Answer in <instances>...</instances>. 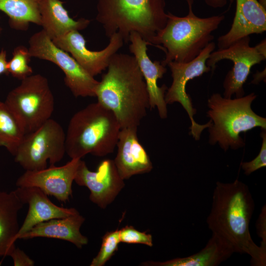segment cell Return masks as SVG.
<instances>
[{
    "instance_id": "44dd1931",
    "label": "cell",
    "mask_w": 266,
    "mask_h": 266,
    "mask_svg": "<svg viewBox=\"0 0 266 266\" xmlns=\"http://www.w3.org/2000/svg\"><path fill=\"white\" fill-rule=\"evenodd\" d=\"M23 205L14 190L0 191V257L9 256L16 247L18 213Z\"/></svg>"
},
{
    "instance_id": "e0dca14e",
    "label": "cell",
    "mask_w": 266,
    "mask_h": 266,
    "mask_svg": "<svg viewBox=\"0 0 266 266\" xmlns=\"http://www.w3.org/2000/svg\"><path fill=\"white\" fill-rule=\"evenodd\" d=\"M266 31V9L257 0H236V9L230 30L218 39V49L236 41Z\"/></svg>"
},
{
    "instance_id": "5bb4252c",
    "label": "cell",
    "mask_w": 266,
    "mask_h": 266,
    "mask_svg": "<svg viewBox=\"0 0 266 266\" xmlns=\"http://www.w3.org/2000/svg\"><path fill=\"white\" fill-rule=\"evenodd\" d=\"M81 159H71L60 166L51 165L41 170H26L17 180L16 186L38 188L46 195L65 202L72 195V184Z\"/></svg>"
},
{
    "instance_id": "7402d4cb",
    "label": "cell",
    "mask_w": 266,
    "mask_h": 266,
    "mask_svg": "<svg viewBox=\"0 0 266 266\" xmlns=\"http://www.w3.org/2000/svg\"><path fill=\"white\" fill-rule=\"evenodd\" d=\"M234 252L223 240L212 234L205 247L189 256L164 262L148 261L141 265L147 266H217L229 259Z\"/></svg>"
},
{
    "instance_id": "3957f363",
    "label": "cell",
    "mask_w": 266,
    "mask_h": 266,
    "mask_svg": "<svg viewBox=\"0 0 266 266\" xmlns=\"http://www.w3.org/2000/svg\"><path fill=\"white\" fill-rule=\"evenodd\" d=\"M187 15L179 17L168 12L164 28L152 39L150 45L163 50L165 66L170 62L185 63L192 61L214 39L212 33L225 19L224 15L199 17L193 10V0H186Z\"/></svg>"
},
{
    "instance_id": "ffe728a7",
    "label": "cell",
    "mask_w": 266,
    "mask_h": 266,
    "mask_svg": "<svg viewBox=\"0 0 266 266\" xmlns=\"http://www.w3.org/2000/svg\"><path fill=\"white\" fill-rule=\"evenodd\" d=\"M60 0H39V11L42 30L53 40L72 31L86 29L90 23L81 18L74 20L71 18Z\"/></svg>"
},
{
    "instance_id": "f546056e",
    "label": "cell",
    "mask_w": 266,
    "mask_h": 266,
    "mask_svg": "<svg viewBox=\"0 0 266 266\" xmlns=\"http://www.w3.org/2000/svg\"><path fill=\"white\" fill-rule=\"evenodd\" d=\"M9 256L12 258L14 266H33L34 265V261L19 248L15 247Z\"/></svg>"
},
{
    "instance_id": "8992f818",
    "label": "cell",
    "mask_w": 266,
    "mask_h": 266,
    "mask_svg": "<svg viewBox=\"0 0 266 266\" xmlns=\"http://www.w3.org/2000/svg\"><path fill=\"white\" fill-rule=\"evenodd\" d=\"M256 97L252 93L234 99L222 97L218 93L213 94L209 98L207 114L212 121L208 128L210 144L218 143L224 151L229 148L236 150L245 145L239 135L241 133L256 127L266 129V118L257 115L251 108V104Z\"/></svg>"
},
{
    "instance_id": "5b68a950",
    "label": "cell",
    "mask_w": 266,
    "mask_h": 266,
    "mask_svg": "<svg viewBox=\"0 0 266 266\" xmlns=\"http://www.w3.org/2000/svg\"><path fill=\"white\" fill-rule=\"evenodd\" d=\"M121 126L113 113L99 102L88 104L71 118L66 133V152L71 159L91 154L103 157L116 146Z\"/></svg>"
},
{
    "instance_id": "83f0119b",
    "label": "cell",
    "mask_w": 266,
    "mask_h": 266,
    "mask_svg": "<svg viewBox=\"0 0 266 266\" xmlns=\"http://www.w3.org/2000/svg\"><path fill=\"white\" fill-rule=\"evenodd\" d=\"M260 136L263 139L262 144L257 157L249 162H242L241 166L246 175L266 166V132L262 129Z\"/></svg>"
},
{
    "instance_id": "1f68e13d",
    "label": "cell",
    "mask_w": 266,
    "mask_h": 266,
    "mask_svg": "<svg viewBox=\"0 0 266 266\" xmlns=\"http://www.w3.org/2000/svg\"><path fill=\"white\" fill-rule=\"evenodd\" d=\"M205 2L209 6L213 8H220L225 6L227 3V0H204ZM232 3L234 0H229Z\"/></svg>"
},
{
    "instance_id": "cb8c5ba5",
    "label": "cell",
    "mask_w": 266,
    "mask_h": 266,
    "mask_svg": "<svg viewBox=\"0 0 266 266\" xmlns=\"http://www.w3.org/2000/svg\"><path fill=\"white\" fill-rule=\"evenodd\" d=\"M25 134L17 120L4 102L0 101V147L14 156Z\"/></svg>"
},
{
    "instance_id": "9c48e42d",
    "label": "cell",
    "mask_w": 266,
    "mask_h": 266,
    "mask_svg": "<svg viewBox=\"0 0 266 266\" xmlns=\"http://www.w3.org/2000/svg\"><path fill=\"white\" fill-rule=\"evenodd\" d=\"M250 42L249 36L242 38L226 48L213 51L206 61L212 71L221 60H229L233 64L223 82L224 98L230 99L233 95L236 98L243 97V85L251 68L266 58V40L255 47L250 46Z\"/></svg>"
},
{
    "instance_id": "4fadbf2b",
    "label": "cell",
    "mask_w": 266,
    "mask_h": 266,
    "mask_svg": "<svg viewBox=\"0 0 266 266\" xmlns=\"http://www.w3.org/2000/svg\"><path fill=\"white\" fill-rule=\"evenodd\" d=\"M109 38L107 46L98 51L87 48L86 41L78 31H72L52 40L57 47L70 53L77 63L94 77L107 67L111 57L123 46L124 40L119 33H113Z\"/></svg>"
},
{
    "instance_id": "ba28073f",
    "label": "cell",
    "mask_w": 266,
    "mask_h": 266,
    "mask_svg": "<svg viewBox=\"0 0 266 266\" xmlns=\"http://www.w3.org/2000/svg\"><path fill=\"white\" fill-rule=\"evenodd\" d=\"M66 153V133L62 126L50 118L24 135L14 156L26 170H38L46 168L48 161L55 165Z\"/></svg>"
},
{
    "instance_id": "d4e9b609",
    "label": "cell",
    "mask_w": 266,
    "mask_h": 266,
    "mask_svg": "<svg viewBox=\"0 0 266 266\" xmlns=\"http://www.w3.org/2000/svg\"><path fill=\"white\" fill-rule=\"evenodd\" d=\"M31 58L28 48L24 45L16 47L12 58L7 62L8 73L21 80L33 74V69L29 64Z\"/></svg>"
},
{
    "instance_id": "6da1fadb",
    "label": "cell",
    "mask_w": 266,
    "mask_h": 266,
    "mask_svg": "<svg viewBox=\"0 0 266 266\" xmlns=\"http://www.w3.org/2000/svg\"><path fill=\"white\" fill-rule=\"evenodd\" d=\"M255 203L248 186L236 179L232 183H216L206 222L212 233L234 253L251 257L253 266H266V255L253 241L249 225Z\"/></svg>"
},
{
    "instance_id": "277c9868",
    "label": "cell",
    "mask_w": 266,
    "mask_h": 266,
    "mask_svg": "<svg viewBox=\"0 0 266 266\" xmlns=\"http://www.w3.org/2000/svg\"><path fill=\"white\" fill-rule=\"evenodd\" d=\"M96 20L109 38L118 33L124 42L135 32L149 45L165 26V0H97Z\"/></svg>"
},
{
    "instance_id": "d6986e66",
    "label": "cell",
    "mask_w": 266,
    "mask_h": 266,
    "mask_svg": "<svg viewBox=\"0 0 266 266\" xmlns=\"http://www.w3.org/2000/svg\"><path fill=\"white\" fill-rule=\"evenodd\" d=\"M85 218L80 213L62 218L51 219L40 223L19 237L30 239L42 237L57 238L70 242L78 248L88 242L87 237L81 233L80 229Z\"/></svg>"
},
{
    "instance_id": "8fae6325",
    "label": "cell",
    "mask_w": 266,
    "mask_h": 266,
    "mask_svg": "<svg viewBox=\"0 0 266 266\" xmlns=\"http://www.w3.org/2000/svg\"><path fill=\"white\" fill-rule=\"evenodd\" d=\"M215 48V44L212 41L192 61L185 63L173 61L167 65L171 72L172 82L165 94V101L166 104L177 102L182 105L191 122L189 134L196 140L200 139L204 129L211 126L212 121L210 120L204 125H200L195 122L194 115L196 113V109L193 107L191 98L186 91V86L189 80L199 77L211 69L207 66L206 61Z\"/></svg>"
},
{
    "instance_id": "f1b7e54d",
    "label": "cell",
    "mask_w": 266,
    "mask_h": 266,
    "mask_svg": "<svg viewBox=\"0 0 266 266\" xmlns=\"http://www.w3.org/2000/svg\"><path fill=\"white\" fill-rule=\"evenodd\" d=\"M257 234L262 239L260 246L262 252L266 255V205L262 208L261 213L256 223Z\"/></svg>"
},
{
    "instance_id": "9a60e30c",
    "label": "cell",
    "mask_w": 266,
    "mask_h": 266,
    "mask_svg": "<svg viewBox=\"0 0 266 266\" xmlns=\"http://www.w3.org/2000/svg\"><path fill=\"white\" fill-rule=\"evenodd\" d=\"M130 52L135 57L146 83L149 96L150 108L157 107L161 118L167 116L166 103L165 100L167 88L164 84L158 85V80L162 78L166 72V66L161 62L152 61L147 54V46L149 44L137 33H132L129 36Z\"/></svg>"
},
{
    "instance_id": "30bf717a",
    "label": "cell",
    "mask_w": 266,
    "mask_h": 266,
    "mask_svg": "<svg viewBox=\"0 0 266 266\" xmlns=\"http://www.w3.org/2000/svg\"><path fill=\"white\" fill-rule=\"evenodd\" d=\"M31 57L51 62L63 71L66 86L75 97H96L99 83L88 73L67 52L57 47L42 30L30 38Z\"/></svg>"
},
{
    "instance_id": "4316f807",
    "label": "cell",
    "mask_w": 266,
    "mask_h": 266,
    "mask_svg": "<svg viewBox=\"0 0 266 266\" xmlns=\"http://www.w3.org/2000/svg\"><path fill=\"white\" fill-rule=\"evenodd\" d=\"M119 238L121 242L142 244L149 247L153 245L151 234L140 232L132 226H126L119 230Z\"/></svg>"
},
{
    "instance_id": "2e32d148",
    "label": "cell",
    "mask_w": 266,
    "mask_h": 266,
    "mask_svg": "<svg viewBox=\"0 0 266 266\" xmlns=\"http://www.w3.org/2000/svg\"><path fill=\"white\" fill-rule=\"evenodd\" d=\"M21 202L29 205L27 216L20 227L16 239L36 225L51 219L79 213L74 208H65L53 203L42 190L34 187H17L14 190Z\"/></svg>"
},
{
    "instance_id": "ac0fdd59",
    "label": "cell",
    "mask_w": 266,
    "mask_h": 266,
    "mask_svg": "<svg viewBox=\"0 0 266 266\" xmlns=\"http://www.w3.org/2000/svg\"><path fill=\"white\" fill-rule=\"evenodd\" d=\"M137 131V127H129L121 128L119 133L114 162L124 180L148 173L153 169L149 156L139 141Z\"/></svg>"
},
{
    "instance_id": "4dcf8cb0",
    "label": "cell",
    "mask_w": 266,
    "mask_h": 266,
    "mask_svg": "<svg viewBox=\"0 0 266 266\" xmlns=\"http://www.w3.org/2000/svg\"><path fill=\"white\" fill-rule=\"evenodd\" d=\"M6 52L4 49L0 51V75L8 74Z\"/></svg>"
},
{
    "instance_id": "7c38bea8",
    "label": "cell",
    "mask_w": 266,
    "mask_h": 266,
    "mask_svg": "<svg viewBox=\"0 0 266 266\" xmlns=\"http://www.w3.org/2000/svg\"><path fill=\"white\" fill-rule=\"evenodd\" d=\"M124 180L110 159L102 161L96 171L89 170L81 159L74 178L77 184L89 189L90 200L102 209L114 200L125 185Z\"/></svg>"
},
{
    "instance_id": "484cf974",
    "label": "cell",
    "mask_w": 266,
    "mask_h": 266,
    "mask_svg": "<svg viewBox=\"0 0 266 266\" xmlns=\"http://www.w3.org/2000/svg\"><path fill=\"white\" fill-rule=\"evenodd\" d=\"M119 230L107 232L102 238L100 250L90 266H103L118 250L120 243Z\"/></svg>"
},
{
    "instance_id": "603a6c76",
    "label": "cell",
    "mask_w": 266,
    "mask_h": 266,
    "mask_svg": "<svg viewBox=\"0 0 266 266\" xmlns=\"http://www.w3.org/2000/svg\"><path fill=\"white\" fill-rule=\"evenodd\" d=\"M0 11L14 30L26 31L31 23L41 26L39 0H0Z\"/></svg>"
},
{
    "instance_id": "7a4b0ae2",
    "label": "cell",
    "mask_w": 266,
    "mask_h": 266,
    "mask_svg": "<svg viewBox=\"0 0 266 266\" xmlns=\"http://www.w3.org/2000/svg\"><path fill=\"white\" fill-rule=\"evenodd\" d=\"M96 89L98 102L111 111L121 128L138 127L149 107L145 81L133 56L114 54Z\"/></svg>"
},
{
    "instance_id": "52a82bcc",
    "label": "cell",
    "mask_w": 266,
    "mask_h": 266,
    "mask_svg": "<svg viewBox=\"0 0 266 266\" xmlns=\"http://www.w3.org/2000/svg\"><path fill=\"white\" fill-rule=\"evenodd\" d=\"M5 103L25 134L30 133L51 118L55 100L47 79L32 74L8 94Z\"/></svg>"
}]
</instances>
